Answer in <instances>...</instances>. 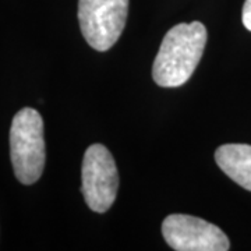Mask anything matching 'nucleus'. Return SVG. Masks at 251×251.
Returning a JSON list of instances; mask_svg holds the SVG:
<instances>
[{
	"mask_svg": "<svg viewBox=\"0 0 251 251\" xmlns=\"http://www.w3.org/2000/svg\"><path fill=\"white\" fill-rule=\"evenodd\" d=\"M205 44L206 28L200 21L171 28L153 62V81L163 88H176L187 82L202 57Z\"/></svg>",
	"mask_w": 251,
	"mask_h": 251,
	"instance_id": "obj_1",
	"label": "nucleus"
},
{
	"mask_svg": "<svg viewBox=\"0 0 251 251\" xmlns=\"http://www.w3.org/2000/svg\"><path fill=\"white\" fill-rule=\"evenodd\" d=\"M10 158L20 183L29 186L39 180L45 168L46 150L44 120L35 109H21L13 117Z\"/></svg>",
	"mask_w": 251,
	"mask_h": 251,
	"instance_id": "obj_2",
	"label": "nucleus"
},
{
	"mask_svg": "<svg viewBox=\"0 0 251 251\" xmlns=\"http://www.w3.org/2000/svg\"><path fill=\"white\" fill-rule=\"evenodd\" d=\"M81 180V191L87 205L94 212H106L116 200L119 173L115 159L105 145L92 144L87 148Z\"/></svg>",
	"mask_w": 251,
	"mask_h": 251,
	"instance_id": "obj_3",
	"label": "nucleus"
},
{
	"mask_svg": "<svg viewBox=\"0 0 251 251\" xmlns=\"http://www.w3.org/2000/svg\"><path fill=\"white\" fill-rule=\"evenodd\" d=\"M128 0H78V21L85 41L99 52L110 49L126 27Z\"/></svg>",
	"mask_w": 251,
	"mask_h": 251,
	"instance_id": "obj_4",
	"label": "nucleus"
},
{
	"mask_svg": "<svg viewBox=\"0 0 251 251\" xmlns=\"http://www.w3.org/2000/svg\"><path fill=\"white\" fill-rule=\"evenodd\" d=\"M165 242L176 251H227L230 243L222 229L201 218L172 214L162 224Z\"/></svg>",
	"mask_w": 251,
	"mask_h": 251,
	"instance_id": "obj_5",
	"label": "nucleus"
},
{
	"mask_svg": "<svg viewBox=\"0 0 251 251\" xmlns=\"http://www.w3.org/2000/svg\"><path fill=\"white\" fill-rule=\"evenodd\" d=\"M218 166L239 186L251 191V145L225 144L215 152Z\"/></svg>",
	"mask_w": 251,
	"mask_h": 251,
	"instance_id": "obj_6",
	"label": "nucleus"
},
{
	"mask_svg": "<svg viewBox=\"0 0 251 251\" xmlns=\"http://www.w3.org/2000/svg\"><path fill=\"white\" fill-rule=\"evenodd\" d=\"M243 24L249 31H251V0H246L243 6Z\"/></svg>",
	"mask_w": 251,
	"mask_h": 251,
	"instance_id": "obj_7",
	"label": "nucleus"
}]
</instances>
